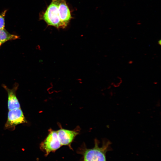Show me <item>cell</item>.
Returning <instances> with one entry per match:
<instances>
[{"instance_id": "1", "label": "cell", "mask_w": 161, "mask_h": 161, "mask_svg": "<svg viewBox=\"0 0 161 161\" xmlns=\"http://www.w3.org/2000/svg\"><path fill=\"white\" fill-rule=\"evenodd\" d=\"M99 142L95 140V146L91 149H86L84 152L83 161H106V153L108 151L111 142L107 140L103 141L102 145L99 146Z\"/></svg>"}, {"instance_id": "2", "label": "cell", "mask_w": 161, "mask_h": 161, "mask_svg": "<svg viewBox=\"0 0 161 161\" xmlns=\"http://www.w3.org/2000/svg\"><path fill=\"white\" fill-rule=\"evenodd\" d=\"M60 0H52L43 16V19L48 25L57 28H64L59 16L58 6Z\"/></svg>"}, {"instance_id": "3", "label": "cell", "mask_w": 161, "mask_h": 161, "mask_svg": "<svg viewBox=\"0 0 161 161\" xmlns=\"http://www.w3.org/2000/svg\"><path fill=\"white\" fill-rule=\"evenodd\" d=\"M61 146L57 131L50 129L49 130L47 137L40 144V147L47 156L50 152L55 151Z\"/></svg>"}, {"instance_id": "4", "label": "cell", "mask_w": 161, "mask_h": 161, "mask_svg": "<svg viewBox=\"0 0 161 161\" xmlns=\"http://www.w3.org/2000/svg\"><path fill=\"white\" fill-rule=\"evenodd\" d=\"M27 122L21 108L9 110L4 129L14 130L17 125Z\"/></svg>"}, {"instance_id": "5", "label": "cell", "mask_w": 161, "mask_h": 161, "mask_svg": "<svg viewBox=\"0 0 161 161\" xmlns=\"http://www.w3.org/2000/svg\"><path fill=\"white\" fill-rule=\"evenodd\" d=\"M56 131L62 145H70L76 136L79 133L78 128L71 130L61 128Z\"/></svg>"}, {"instance_id": "6", "label": "cell", "mask_w": 161, "mask_h": 161, "mask_svg": "<svg viewBox=\"0 0 161 161\" xmlns=\"http://www.w3.org/2000/svg\"><path fill=\"white\" fill-rule=\"evenodd\" d=\"M2 86L7 93V107L9 110L20 108V105L16 95L18 84H15L12 89L8 88L4 85H3Z\"/></svg>"}, {"instance_id": "7", "label": "cell", "mask_w": 161, "mask_h": 161, "mask_svg": "<svg viewBox=\"0 0 161 161\" xmlns=\"http://www.w3.org/2000/svg\"><path fill=\"white\" fill-rule=\"evenodd\" d=\"M60 20L65 28L72 18L70 10L65 0H60L58 6Z\"/></svg>"}, {"instance_id": "8", "label": "cell", "mask_w": 161, "mask_h": 161, "mask_svg": "<svg viewBox=\"0 0 161 161\" xmlns=\"http://www.w3.org/2000/svg\"><path fill=\"white\" fill-rule=\"evenodd\" d=\"M18 38L19 36L9 33L4 29L0 30V46L7 41Z\"/></svg>"}, {"instance_id": "9", "label": "cell", "mask_w": 161, "mask_h": 161, "mask_svg": "<svg viewBox=\"0 0 161 161\" xmlns=\"http://www.w3.org/2000/svg\"><path fill=\"white\" fill-rule=\"evenodd\" d=\"M6 10H5L0 15V30L4 29L5 26L4 16Z\"/></svg>"}, {"instance_id": "10", "label": "cell", "mask_w": 161, "mask_h": 161, "mask_svg": "<svg viewBox=\"0 0 161 161\" xmlns=\"http://www.w3.org/2000/svg\"><path fill=\"white\" fill-rule=\"evenodd\" d=\"M158 43L159 44H160V43H161V41H160V40L159 41H158Z\"/></svg>"}]
</instances>
